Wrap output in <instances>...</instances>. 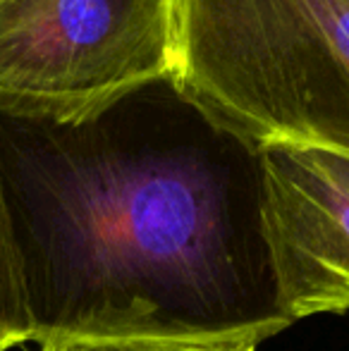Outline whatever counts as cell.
Listing matches in <instances>:
<instances>
[{
	"mask_svg": "<svg viewBox=\"0 0 349 351\" xmlns=\"http://www.w3.org/2000/svg\"><path fill=\"white\" fill-rule=\"evenodd\" d=\"M0 139L32 339H268L280 308L261 153L180 115L112 108L80 127L12 122Z\"/></svg>",
	"mask_w": 349,
	"mask_h": 351,
	"instance_id": "6da1fadb",
	"label": "cell"
},
{
	"mask_svg": "<svg viewBox=\"0 0 349 351\" xmlns=\"http://www.w3.org/2000/svg\"><path fill=\"white\" fill-rule=\"evenodd\" d=\"M168 84L254 153L349 158V0H177Z\"/></svg>",
	"mask_w": 349,
	"mask_h": 351,
	"instance_id": "7a4b0ae2",
	"label": "cell"
},
{
	"mask_svg": "<svg viewBox=\"0 0 349 351\" xmlns=\"http://www.w3.org/2000/svg\"><path fill=\"white\" fill-rule=\"evenodd\" d=\"M177 0H0V120L80 127L168 84Z\"/></svg>",
	"mask_w": 349,
	"mask_h": 351,
	"instance_id": "3957f363",
	"label": "cell"
},
{
	"mask_svg": "<svg viewBox=\"0 0 349 351\" xmlns=\"http://www.w3.org/2000/svg\"><path fill=\"white\" fill-rule=\"evenodd\" d=\"M261 210L289 325L349 311V186L304 148L261 151Z\"/></svg>",
	"mask_w": 349,
	"mask_h": 351,
	"instance_id": "277c9868",
	"label": "cell"
},
{
	"mask_svg": "<svg viewBox=\"0 0 349 351\" xmlns=\"http://www.w3.org/2000/svg\"><path fill=\"white\" fill-rule=\"evenodd\" d=\"M261 337L175 339V337H46L34 351H256Z\"/></svg>",
	"mask_w": 349,
	"mask_h": 351,
	"instance_id": "5b68a950",
	"label": "cell"
},
{
	"mask_svg": "<svg viewBox=\"0 0 349 351\" xmlns=\"http://www.w3.org/2000/svg\"><path fill=\"white\" fill-rule=\"evenodd\" d=\"M0 337L12 349L24 347L32 339V325H29L3 182H0Z\"/></svg>",
	"mask_w": 349,
	"mask_h": 351,
	"instance_id": "8992f818",
	"label": "cell"
},
{
	"mask_svg": "<svg viewBox=\"0 0 349 351\" xmlns=\"http://www.w3.org/2000/svg\"><path fill=\"white\" fill-rule=\"evenodd\" d=\"M306 151V148H304ZM313 158L321 162L326 170H330L337 180H342L349 186V158H340V156H330V153H321V151H311Z\"/></svg>",
	"mask_w": 349,
	"mask_h": 351,
	"instance_id": "52a82bcc",
	"label": "cell"
},
{
	"mask_svg": "<svg viewBox=\"0 0 349 351\" xmlns=\"http://www.w3.org/2000/svg\"><path fill=\"white\" fill-rule=\"evenodd\" d=\"M0 351H12V347H10V344L5 342L3 337H0Z\"/></svg>",
	"mask_w": 349,
	"mask_h": 351,
	"instance_id": "ba28073f",
	"label": "cell"
}]
</instances>
